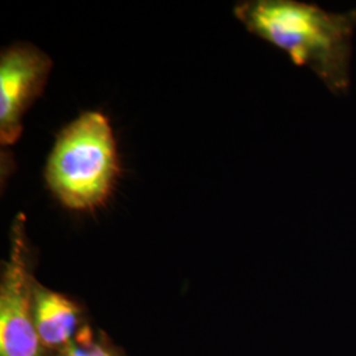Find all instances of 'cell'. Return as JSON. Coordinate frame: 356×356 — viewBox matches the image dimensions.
Instances as JSON below:
<instances>
[{
	"mask_svg": "<svg viewBox=\"0 0 356 356\" xmlns=\"http://www.w3.org/2000/svg\"><path fill=\"white\" fill-rule=\"evenodd\" d=\"M234 13L250 33L310 69L332 94H348L356 8L329 13L316 3L248 0L238 3Z\"/></svg>",
	"mask_w": 356,
	"mask_h": 356,
	"instance_id": "obj_1",
	"label": "cell"
},
{
	"mask_svg": "<svg viewBox=\"0 0 356 356\" xmlns=\"http://www.w3.org/2000/svg\"><path fill=\"white\" fill-rule=\"evenodd\" d=\"M119 176L114 132L102 113L81 115L61 131L48 159L45 178L51 193L72 210L104 204Z\"/></svg>",
	"mask_w": 356,
	"mask_h": 356,
	"instance_id": "obj_2",
	"label": "cell"
},
{
	"mask_svg": "<svg viewBox=\"0 0 356 356\" xmlns=\"http://www.w3.org/2000/svg\"><path fill=\"white\" fill-rule=\"evenodd\" d=\"M35 282L26 216L19 214L13 220L10 252L0 279V356H51L40 342L33 323Z\"/></svg>",
	"mask_w": 356,
	"mask_h": 356,
	"instance_id": "obj_3",
	"label": "cell"
},
{
	"mask_svg": "<svg viewBox=\"0 0 356 356\" xmlns=\"http://www.w3.org/2000/svg\"><path fill=\"white\" fill-rule=\"evenodd\" d=\"M51 60L36 47L17 44L0 57V143L13 145L23 131V116L45 89Z\"/></svg>",
	"mask_w": 356,
	"mask_h": 356,
	"instance_id": "obj_4",
	"label": "cell"
},
{
	"mask_svg": "<svg viewBox=\"0 0 356 356\" xmlns=\"http://www.w3.org/2000/svg\"><path fill=\"white\" fill-rule=\"evenodd\" d=\"M32 317L38 339L51 356L66 348L88 325L85 312L76 301L38 280L33 286Z\"/></svg>",
	"mask_w": 356,
	"mask_h": 356,
	"instance_id": "obj_5",
	"label": "cell"
},
{
	"mask_svg": "<svg viewBox=\"0 0 356 356\" xmlns=\"http://www.w3.org/2000/svg\"><path fill=\"white\" fill-rule=\"evenodd\" d=\"M53 356H126L116 347L111 339L99 330H94L91 325H86L76 339L63 351Z\"/></svg>",
	"mask_w": 356,
	"mask_h": 356,
	"instance_id": "obj_6",
	"label": "cell"
}]
</instances>
